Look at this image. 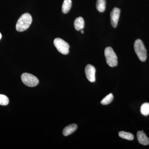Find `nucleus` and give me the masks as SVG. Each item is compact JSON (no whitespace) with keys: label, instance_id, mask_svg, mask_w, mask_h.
Instances as JSON below:
<instances>
[{"label":"nucleus","instance_id":"nucleus-3","mask_svg":"<svg viewBox=\"0 0 149 149\" xmlns=\"http://www.w3.org/2000/svg\"><path fill=\"white\" fill-rule=\"evenodd\" d=\"M104 54L107 63L111 67L117 66L118 58L113 49L111 47H107L104 51Z\"/></svg>","mask_w":149,"mask_h":149},{"label":"nucleus","instance_id":"nucleus-14","mask_svg":"<svg viewBox=\"0 0 149 149\" xmlns=\"http://www.w3.org/2000/svg\"><path fill=\"white\" fill-rule=\"evenodd\" d=\"M141 112L143 115L147 116L149 114V103H145L141 106Z\"/></svg>","mask_w":149,"mask_h":149},{"label":"nucleus","instance_id":"nucleus-8","mask_svg":"<svg viewBox=\"0 0 149 149\" xmlns=\"http://www.w3.org/2000/svg\"><path fill=\"white\" fill-rule=\"evenodd\" d=\"M137 138L139 143L144 146L149 144V139L143 131H139L137 133Z\"/></svg>","mask_w":149,"mask_h":149},{"label":"nucleus","instance_id":"nucleus-4","mask_svg":"<svg viewBox=\"0 0 149 149\" xmlns=\"http://www.w3.org/2000/svg\"><path fill=\"white\" fill-rule=\"evenodd\" d=\"M21 80L22 83L28 87H35L39 83L38 78L30 73H23L21 75Z\"/></svg>","mask_w":149,"mask_h":149},{"label":"nucleus","instance_id":"nucleus-6","mask_svg":"<svg viewBox=\"0 0 149 149\" xmlns=\"http://www.w3.org/2000/svg\"><path fill=\"white\" fill-rule=\"evenodd\" d=\"M85 74L87 79L92 83L95 81L96 69L95 67L91 64H88L85 67Z\"/></svg>","mask_w":149,"mask_h":149},{"label":"nucleus","instance_id":"nucleus-10","mask_svg":"<svg viewBox=\"0 0 149 149\" xmlns=\"http://www.w3.org/2000/svg\"><path fill=\"white\" fill-rule=\"evenodd\" d=\"M77 129V125L75 124H70L65 127L63 130V133L64 136H69L74 133Z\"/></svg>","mask_w":149,"mask_h":149},{"label":"nucleus","instance_id":"nucleus-11","mask_svg":"<svg viewBox=\"0 0 149 149\" xmlns=\"http://www.w3.org/2000/svg\"><path fill=\"white\" fill-rule=\"evenodd\" d=\"M72 4L71 0H64L62 7V12L64 14L67 13L71 8Z\"/></svg>","mask_w":149,"mask_h":149},{"label":"nucleus","instance_id":"nucleus-17","mask_svg":"<svg viewBox=\"0 0 149 149\" xmlns=\"http://www.w3.org/2000/svg\"><path fill=\"white\" fill-rule=\"evenodd\" d=\"M81 33H82V34H83V33H84V31H83V30H81Z\"/></svg>","mask_w":149,"mask_h":149},{"label":"nucleus","instance_id":"nucleus-16","mask_svg":"<svg viewBox=\"0 0 149 149\" xmlns=\"http://www.w3.org/2000/svg\"><path fill=\"white\" fill-rule=\"evenodd\" d=\"M9 103V99L6 96L0 95V105L2 106L7 105Z\"/></svg>","mask_w":149,"mask_h":149},{"label":"nucleus","instance_id":"nucleus-13","mask_svg":"<svg viewBox=\"0 0 149 149\" xmlns=\"http://www.w3.org/2000/svg\"><path fill=\"white\" fill-rule=\"evenodd\" d=\"M119 136L122 139H126L129 141H132L134 139V136L132 133L124 132V131H120L118 133Z\"/></svg>","mask_w":149,"mask_h":149},{"label":"nucleus","instance_id":"nucleus-15","mask_svg":"<svg viewBox=\"0 0 149 149\" xmlns=\"http://www.w3.org/2000/svg\"><path fill=\"white\" fill-rule=\"evenodd\" d=\"M113 99V96L112 93L109 94L101 102V103L103 105H107L110 104Z\"/></svg>","mask_w":149,"mask_h":149},{"label":"nucleus","instance_id":"nucleus-2","mask_svg":"<svg viewBox=\"0 0 149 149\" xmlns=\"http://www.w3.org/2000/svg\"><path fill=\"white\" fill-rule=\"evenodd\" d=\"M134 49L136 54L141 61H145L147 57V50L143 43L141 40H137L134 45Z\"/></svg>","mask_w":149,"mask_h":149},{"label":"nucleus","instance_id":"nucleus-5","mask_svg":"<svg viewBox=\"0 0 149 149\" xmlns=\"http://www.w3.org/2000/svg\"><path fill=\"white\" fill-rule=\"evenodd\" d=\"M54 44L57 50L63 55L68 54L69 52L70 46L68 43L61 38H56Z\"/></svg>","mask_w":149,"mask_h":149},{"label":"nucleus","instance_id":"nucleus-9","mask_svg":"<svg viewBox=\"0 0 149 149\" xmlns=\"http://www.w3.org/2000/svg\"><path fill=\"white\" fill-rule=\"evenodd\" d=\"M74 28L77 31H80L84 28L85 22L82 17H78L75 19L74 21Z\"/></svg>","mask_w":149,"mask_h":149},{"label":"nucleus","instance_id":"nucleus-1","mask_svg":"<svg viewBox=\"0 0 149 149\" xmlns=\"http://www.w3.org/2000/svg\"><path fill=\"white\" fill-rule=\"evenodd\" d=\"M32 21V16L29 13H24L19 18L16 24V29L18 32L25 31L31 25Z\"/></svg>","mask_w":149,"mask_h":149},{"label":"nucleus","instance_id":"nucleus-18","mask_svg":"<svg viewBox=\"0 0 149 149\" xmlns=\"http://www.w3.org/2000/svg\"><path fill=\"white\" fill-rule=\"evenodd\" d=\"M2 37V35L1 34V33H0V40H1V38Z\"/></svg>","mask_w":149,"mask_h":149},{"label":"nucleus","instance_id":"nucleus-7","mask_svg":"<svg viewBox=\"0 0 149 149\" xmlns=\"http://www.w3.org/2000/svg\"><path fill=\"white\" fill-rule=\"evenodd\" d=\"M120 9L114 8L111 13V22L112 26L114 28L117 27L120 17Z\"/></svg>","mask_w":149,"mask_h":149},{"label":"nucleus","instance_id":"nucleus-12","mask_svg":"<svg viewBox=\"0 0 149 149\" xmlns=\"http://www.w3.org/2000/svg\"><path fill=\"white\" fill-rule=\"evenodd\" d=\"M106 0H97L96 8L100 12H103L106 9Z\"/></svg>","mask_w":149,"mask_h":149}]
</instances>
